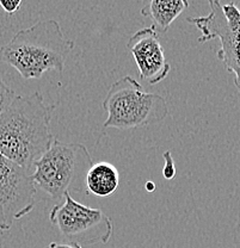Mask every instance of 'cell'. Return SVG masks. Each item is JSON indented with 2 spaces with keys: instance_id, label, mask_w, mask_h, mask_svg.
Wrapping results in <instances>:
<instances>
[{
  "instance_id": "obj_1",
  "label": "cell",
  "mask_w": 240,
  "mask_h": 248,
  "mask_svg": "<svg viewBox=\"0 0 240 248\" xmlns=\"http://www.w3.org/2000/svg\"><path fill=\"white\" fill-rule=\"evenodd\" d=\"M55 105L46 104L40 92L16 94L0 115V155L29 172L55 139L50 121Z\"/></svg>"
},
{
  "instance_id": "obj_2",
  "label": "cell",
  "mask_w": 240,
  "mask_h": 248,
  "mask_svg": "<svg viewBox=\"0 0 240 248\" xmlns=\"http://www.w3.org/2000/svg\"><path fill=\"white\" fill-rule=\"evenodd\" d=\"M74 46L55 19H43L2 46L0 62L14 67L23 79H40L48 71L63 72Z\"/></svg>"
},
{
  "instance_id": "obj_3",
  "label": "cell",
  "mask_w": 240,
  "mask_h": 248,
  "mask_svg": "<svg viewBox=\"0 0 240 248\" xmlns=\"http://www.w3.org/2000/svg\"><path fill=\"white\" fill-rule=\"evenodd\" d=\"M92 157L86 146L66 143L54 139L43 156L36 162L32 179L54 201H61L66 193L81 192Z\"/></svg>"
},
{
  "instance_id": "obj_4",
  "label": "cell",
  "mask_w": 240,
  "mask_h": 248,
  "mask_svg": "<svg viewBox=\"0 0 240 248\" xmlns=\"http://www.w3.org/2000/svg\"><path fill=\"white\" fill-rule=\"evenodd\" d=\"M108 113L105 129L143 128L161 122L169 115L166 99L159 93H149L133 77L121 78L110 86L103 99Z\"/></svg>"
},
{
  "instance_id": "obj_5",
  "label": "cell",
  "mask_w": 240,
  "mask_h": 248,
  "mask_svg": "<svg viewBox=\"0 0 240 248\" xmlns=\"http://www.w3.org/2000/svg\"><path fill=\"white\" fill-rule=\"evenodd\" d=\"M210 11L202 17H189L187 22L201 31L198 42L220 41L216 55L227 71L234 77V84L240 92V10L234 2L223 5L210 0Z\"/></svg>"
},
{
  "instance_id": "obj_6",
  "label": "cell",
  "mask_w": 240,
  "mask_h": 248,
  "mask_svg": "<svg viewBox=\"0 0 240 248\" xmlns=\"http://www.w3.org/2000/svg\"><path fill=\"white\" fill-rule=\"evenodd\" d=\"M63 204H56L49 214L51 224L60 232L68 244H107L112 236V221L100 209L79 203L66 193Z\"/></svg>"
},
{
  "instance_id": "obj_7",
  "label": "cell",
  "mask_w": 240,
  "mask_h": 248,
  "mask_svg": "<svg viewBox=\"0 0 240 248\" xmlns=\"http://www.w3.org/2000/svg\"><path fill=\"white\" fill-rule=\"evenodd\" d=\"M36 191L32 173L0 155V231L32 213Z\"/></svg>"
},
{
  "instance_id": "obj_8",
  "label": "cell",
  "mask_w": 240,
  "mask_h": 248,
  "mask_svg": "<svg viewBox=\"0 0 240 248\" xmlns=\"http://www.w3.org/2000/svg\"><path fill=\"white\" fill-rule=\"evenodd\" d=\"M127 48L136 62L140 77L149 85H157L166 79L171 66L165 58L158 32L153 28L136 31L129 38Z\"/></svg>"
},
{
  "instance_id": "obj_9",
  "label": "cell",
  "mask_w": 240,
  "mask_h": 248,
  "mask_svg": "<svg viewBox=\"0 0 240 248\" xmlns=\"http://www.w3.org/2000/svg\"><path fill=\"white\" fill-rule=\"evenodd\" d=\"M185 0H152L141 9V15L152 22L157 32H166L172 23L188 9Z\"/></svg>"
},
{
  "instance_id": "obj_10",
  "label": "cell",
  "mask_w": 240,
  "mask_h": 248,
  "mask_svg": "<svg viewBox=\"0 0 240 248\" xmlns=\"http://www.w3.org/2000/svg\"><path fill=\"white\" fill-rule=\"evenodd\" d=\"M120 185V173L112 164L99 161L92 164L85 180L86 193L97 197H108L116 192Z\"/></svg>"
},
{
  "instance_id": "obj_11",
  "label": "cell",
  "mask_w": 240,
  "mask_h": 248,
  "mask_svg": "<svg viewBox=\"0 0 240 248\" xmlns=\"http://www.w3.org/2000/svg\"><path fill=\"white\" fill-rule=\"evenodd\" d=\"M15 95H16V93H15L14 90L0 77V115H1L5 108L9 107Z\"/></svg>"
},
{
  "instance_id": "obj_12",
  "label": "cell",
  "mask_w": 240,
  "mask_h": 248,
  "mask_svg": "<svg viewBox=\"0 0 240 248\" xmlns=\"http://www.w3.org/2000/svg\"><path fill=\"white\" fill-rule=\"evenodd\" d=\"M162 159L165 161L164 167H162V175H164V178L166 180L174 179L175 175H176V166H175V161L171 155V152H165L162 154Z\"/></svg>"
},
{
  "instance_id": "obj_13",
  "label": "cell",
  "mask_w": 240,
  "mask_h": 248,
  "mask_svg": "<svg viewBox=\"0 0 240 248\" xmlns=\"http://www.w3.org/2000/svg\"><path fill=\"white\" fill-rule=\"evenodd\" d=\"M0 6L7 15H14L22 6L20 0H0Z\"/></svg>"
},
{
  "instance_id": "obj_14",
  "label": "cell",
  "mask_w": 240,
  "mask_h": 248,
  "mask_svg": "<svg viewBox=\"0 0 240 248\" xmlns=\"http://www.w3.org/2000/svg\"><path fill=\"white\" fill-rule=\"evenodd\" d=\"M47 248H82L79 245L74 244H58V242H51L48 245Z\"/></svg>"
},
{
  "instance_id": "obj_15",
  "label": "cell",
  "mask_w": 240,
  "mask_h": 248,
  "mask_svg": "<svg viewBox=\"0 0 240 248\" xmlns=\"http://www.w3.org/2000/svg\"><path fill=\"white\" fill-rule=\"evenodd\" d=\"M146 190L148 191V192H153V191L156 190V184H154L153 182H147Z\"/></svg>"
}]
</instances>
